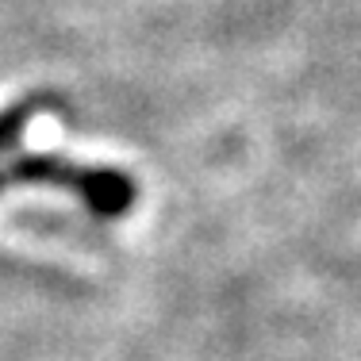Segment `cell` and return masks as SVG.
<instances>
[{"instance_id": "6da1fadb", "label": "cell", "mask_w": 361, "mask_h": 361, "mask_svg": "<svg viewBox=\"0 0 361 361\" xmlns=\"http://www.w3.org/2000/svg\"><path fill=\"white\" fill-rule=\"evenodd\" d=\"M12 185H62L100 216H127L135 196H139V185L123 169H108V166L89 169V166H73L66 158H50V154H27V158L0 166V192H8Z\"/></svg>"}, {"instance_id": "7a4b0ae2", "label": "cell", "mask_w": 361, "mask_h": 361, "mask_svg": "<svg viewBox=\"0 0 361 361\" xmlns=\"http://www.w3.org/2000/svg\"><path fill=\"white\" fill-rule=\"evenodd\" d=\"M47 104H50L47 97H31V100H20V104H12V108L0 111V154L12 150V146L20 142L23 127H27L31 119L39 116V108H47Z\"/></svg>"}]
</instances>
